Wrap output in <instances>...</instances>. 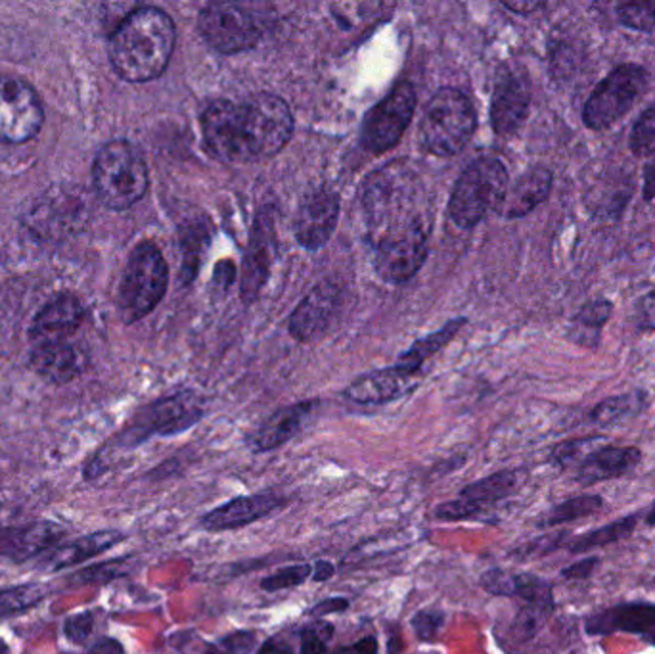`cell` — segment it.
<instances>
[{"instance_id":"d4e9b609","label":"cell","mask_w":655,"mask_h":654,"mask_svg":"<svg viewBox=\"0 0 655 654\" xmlns=\"http://www.w3.org/2000/svg\"><path fill=\"white\" fill-rule=\"evenodd\" d=\"M87 355L73 343H37L32 355V367L50 383L65 384L77 378L87 367Z\"/></svg>"},{"instance_id":"277c9868","label":"cell","mask_w":655,"mask_h":654,"mask_svg":"<svg viewBox=\"0 0 655 654\" xmlns=\"http://www.w3.org/2000/svg\"><path fill=\"white\" fill-rule=\"evenodd\" d=\"M93 183L104 206L123 211L133 208L148 191V166L135 144L118 138L96 154Z\"/></svg>"},{"instance_id":"f35d334b","label":"cell","mask_w":655,"mask_h":654,"mask_svg":"<svg viewBox=\"0 0 655 654\" xmlns=\"http://www.w3.org/2000/svg\"><path fill=\"white\" fill-rule=\"evenodd\" d=\"M634 156H655V105L650 106L646 112L640 113L639 120L632 128L629 141Z\"/></svg>"},{"instance_id":"cb8c5ba5","label":"cell","mask_w":655,"mask_h":654,"mask_svg":"<svg viewBox=\"0 0 655 654\" xmlns=\"http://www.w3.org/2000/svg\"><path fill=\"white\" fill-rule=\"evenodd\" d=\"M83 304L73 294H58L40 307L33 320L32 336L37 343L63 342L81 327Z\"/></svg>"},{"instance_id":"ee69618b","label":"cell","mask_w":655,"mask_h":654,"mask_svg":"<svg viewBox=\"0 0 655 654\" xmlns=\"http://www.w3.org/2000/svg\"><path fill=\"white\" fill-rule=\"evenodd\" d=\"M611 310H614V305L609 304L608 300H602V298L593 300V302L584 304L581 312L577 313L575 325L579 328H593L598 332L608 323Z\"/></svg>"},{"instance_id":"83f0119b","label":"cell","mask_w":655,"mask_h":654,"mask_svg":"<svg viewBox=\"0 0 655 654\" xmlns=\"http://www.w3.org/2000/svg\"><path fill=\"white\" fill-rule=\"evenodd\" d=\"M553 191V173L546 168H533L515 181L506 196L505 214L510 219L525 217L543 204Z\"/></svg>"},{"instance_id":"f907efd6","label":"cell","mask_w":655,"mask_h":654,"mask_svg":"<svg viewBox=\"0 0 655 654\" xmlns=\"http://www.w3.org/2000/svg\"><path fill=\"white\" fill-rule=\"evenodd\" d=\"M349 601L343 597H333L326 598V601H320L318 605L311 608V615L318 616V618H323L326 615H336V613H343V610H348Z\"/></svg>"},{"instance_id":"f5cc1de1","label":"cell","mask_w":655,"mask_h":654,"mask_svg":"<svg viewBox=\"0 0 655 654\" xmlns=\"http://www.w3.org/2000/svg\"><path fill=\"white\" fill-rule=\"evenodd\" d=\"M255 654H295L293 653V646L284 641V639L270 638L259 646V651Z\"/></svg>"},{"instance_id":"db71d44e","label":"cell","mask_w":655,"mask_h":654,"mask_svg":"<svg viewBox=\"0 0 655 654\" xmlns=\"http://www.w3.org/2000/svg\"><path fill=\"white\" fill-rule=\"evenodd\" d=\"M333 574H336V567H333L332 562L320 559L316 560L315 565H313V574H311V578H313V582L323 583L328 582L330 578H333Z\"/></svg>"},{"instance_id":"e575fe53","label":"cell","mask_w":655,"mask_h":654,"mask_svg":"<svg viewBox=\"0 0 655 654\" xmlns=\"http://www.w3.org/2000/svg\"><path fill=\"white\" fill-rule=\"evenodd\" d=\"M571 535H573L571 530H550V532L531 540L530 543L521 545L520 549L515 550V555L521 560L545 559L556 550L566 549Z\"/></svg>"},{"instance_id":"9a60e30c","label":"cell","mask_w":655,"mask_h":654,"mask_svg":"<svg viewBox=\"0 0 655 654\" xmlns=\"http://www.w3.org/2000/svg\"><path fill=\"white\" fill-rule=\"evenodd\" d=\"M531 81L521 65H506L498 72L490 121L498 135H512L530 113Z\"/></svg>"},{"instance_id":"60d3db41","label":"cell","mask_w":655,"mask_h":654,"mask_svg":"<svg viewBox=\"0 0 655 654\" xmlns=\"http://www.w3.org/2000/svg\"><path fill=\"white\" fill-rule=\"evenodd\" d=\"M207 244L206 229L204 225H190L189 229L182 231V250H184V279L194 277L198 269V259Z\"/></svg>"},{"instance_id":"8d00e7d4","label":"cell","mask_w":655,"mask_h":654,"mask_svg":"<svg viewBox=\"0 0 655 654\" xmlns=\"http://www.w3.org/2000/svg\"><path fill=\"white\" fill-rule=\"evenodd\" d=\"M462 323L464 320H452L450 325L439 330L437 335L427 336L426 340H422V342L414 343V348H412L407 355H403V363L407 365H411V367L422 368L424 365V361L435 353L437 350H441L445 343L449 342L452 336L457 335L458 328L462 327Z\"/></svg>"},{"instance_id":"8fae6325","label":"cell","mask_w":655,"mask_h":654,"mask_svg":"<svg viewBox=\"0 0 655 654\" xmlns=\"http://www.w3.org/2000/svg\"><path fill=\"white\" fill-rule=\"evenodd\" d=\"M45 110L25 81L0 75V144H24L39 135Z\"/></svg>"},{"instance_id":"74e56055","label":"cell","mask_w":655,"mask_h":654,"mask_svg":"<svg viewBox=\"0 0 655 654\" xmlns=\"http://www.w3.org/2000/svg\"><path fill=\"white\" fill-rule=\"evenodd\" d=\"M617 20L636 32L655 33V2H627L617 7Z\"/></svg>"},{"instance_id":"7dc6e473","label":"cell","mask_w":655,"mask_h":654,"mask_svg":"<svg viewBox=\"0 0 655 654\" xmlns=\"http://www.w3.org/2000/svg\"><path fill=\"white\" fill-rule=\"evenodd\" d=\"M90 631H93V615L90 613L72 616L65 622V635L75 643H83L90 635Z\"/></svg>"},{"instance_id":"30bf717a","label":"cell","mask_w":655,"mask_h":654,"mask_svg":"<svg viewBox=\"0 0 655 654\" xmlns=\"http://www.w3.org/2000/svg\"><path fill=\"white\" fill-rule=\"evenodd\" d=\"M198 27L204 39L221 55H238L259 43L263 29L252 12L230 4L214 2L199 12Z\"/></svg>"},{"instance_id":"4316f807","label":"cell","mask_w":655,"mask_h":654,"mask_svg":"<svg viewBox=\"0 0 655 654\" xmlns=\"http://www.w3.org/2000/svg\"><path fill=\"white\" fill-rule=\"evenodd\" d=\"M62 537V528L48 522H39L32 526L14 528L9 532H0V557L12 560L32 559L47 549L48 545Z\"/></svg>"},{"instance_id":"d590c367","label":"cell","mask_w":655,"mask_h":654,"mask_svg":"<svg viewBox=\"0 0 655 654\" xmlns=\"http://www.w3.org/2000/svg\"><path fill=\"white\" fill-rule=\"evenodd\" d=\"M47 595L43 585H20L12 590L0 591V618L2 616L17 615L25 608H32Z\"/></svg>"},{"instance_id":"836d02e7","label":"cell","mask_w":655,"mask_h":654,"mask_svg":"<svg viewBox=\"0 0 655 654\" xmlns=\"http://www.w3.org/2000/svg\"><path fill=\"white\" fill-rule=\"evenodd\" d=\"M604 439H606L604 436H584V438L560 441L550 449V463L558 467L560 471H568L571 467L581 463L584 457L596 449V444H601Z\"/></svg>"},{"instance_id":"681fc988","label":"cell","mask_w":655,"mask_h":654,"mask_svg":"<svg viewBox=\"0 0 655 654\" xmlns=\"http://www.w3.org/2000/svg\"><path fill=\"white\" fill-rule=\"evenodd\" d=\"M123 572H125L123 570V562H108V565H102V567L95 568V570H87V572H83L80 576L85 578V582H96V580L106 582V580H111V578H119Z\"/></svg>"},{"instance_id":"4dcf8cb0","label":"cell","mask_w":655,"mask_h":654,"mask_svg":"<svg viewBox=\"0 0 655 654\" xmlns=\"http://www.w3.org/2000/svg\"><path fill=\"white\" fill-rule=\"evenodd\" d=\"M606 501L601 494H577L571 495L563 501L556 502L543 517L537 520L538 530H556L566 526L577 520L589 519L604 511Z\"/></svg>"},{"instance_id":"680465c9","label":"cell","mask_w":655,"mask_h":654,"mask_svg":"<svg viewBox=\"0 0 655 654\" xmlns=\"http://www.w3.org/2000/svg\"><path fill=\"white\" fill-rule=\"evenodd\" d=\"M206 654H222V653H206Z\"/></svg>"},{"instance_id":"e0dca14e","label":"cell","mask_w":655,"mask_h":654,"mask_svg":"<svg viewBox=\"0 0 655 654\" xmlns=\"http://www.w3.org/2000/svg\"><path fill=\"white\" fill-rule=\"evenodd\" d=\"M420 368L399 361L396 367L381 368L356 378L345 390V398L361 405H381L403 398L419 386Z\"/></svg>"},{"instance_id":"6f0895ef","label":"cell","mask_w":655,"mask_h":654,"mask_svg":"<svg viewBox=\"0 0 655 654\" xmlns=\"http://www.w3.org/2000/svg\"><path fill=\"white\" fill-rule=\"evenodd\" d=\"M644 522H646L647 528H655V499L650 505L646 514H644Z\"/></svg>"},{"instance_id":"bcb514c9","label":"cell","mask_w":655,"mask_h":654,"mask_svg":"<svg viewBox=\"0 0 655 654\" xmlns=\"http://www.w3.org/2000/svg\"><path fill=\"white\" fill-rule=\"evenodd\" d=\"M219 645H221L222 654L252 653V649L255 646V633H250V631H238V633H232V635L222 638Z\"/></svg>"},{"instance_id":"c3c4849f","label":"cell","mask_w":655,"mask_h":654,"mask_svg":"<svg viewBox=\"0 0 655 654\" xmlns=\"http://www.w3.org/2000/svg\"><path fill=\"white\" fill-rule=\"evenodd\" d=\"M636 323L644 330H655V290L644 295L636 305Z\"/></svg>"},{"instance_id":"d6986e66","label":"cell","mask_w":655,"mask_h":654,"mask_svg":"<svg viewBox=\"0 0 655 654\" xmlns=\"http://www.w3.org/2000/svg\"><path fill=\"white\" fill-rule=\"evenodd\" d=\"M340 216V198L330 189H318L311 192L307 198L301 202L295 221V237L301 246L308 250L323 247L338 225Z\"/></svg>"},{"instance_id":"9c48e42d","label":"cell","mask_w":655,"mask_h":654,"mask_svg":"<svg viewBox=\"0 0 655 654\" xmlns=\"http://www.w3.org/2000/svg\"><path fill=\"white\" fill-rule=\"evenodd\" d=\"M521 472L513 469L493 472L489 476L475 480L460 489L457 499L437 505L434 519L442 522H462V520H480L497 509L500 502L512 497L520 487Z\"/></svg>"},{"instance_id":"d6a6232c","label":"cell","mask_w":655,"mask_h":654,"mask_svg":"<svg viewBox=\"0 0 655 654\" xmlns=\"http://www.w3.org/2000/svg\"><path fill=\"white\" fill-rule=\"evenodd\" d=\"M556 608L535 607V605H521L518 615L513 616L510 630H508V641L513 646L525 645L537 638L543 631L548 618L554 615Z\"/></svg>"},{"instance_id":"816d5d0a","label":"cell","mask_w":655,"mask_h":654,"mask_svg":"<svg viewBox=\"0 0 655 654\" xmlns=\"http://www.w3.org/2000/svg\"><path fill=\"white\" fill-rule=\"evenodd\" d=\"M378 639L368 635V638L356 641L353 645L336 649L332 654H378Z\"/></svg>"},{"instance_id":"603a6c76","label":"cell","mask_w":655,"mask_h":654,"mask_svg":"<svg viewBox=\"0 0 655 654\" xmlns=\"http://www.w3.org/2000/svg\"><path fill=\"white\" fill-rule=\"evenodd\" d=\"M272 250H275L272 217L269 214H259L250 239V247L244 259V272H242V298L245 304H250L259 295L260 288L265 287V282L269 279Z\"/></svg>"},{"instance_id":"11a10c76","label":"cell","mask_w":655,"mask_h":654,"mask_svg":"<svg viewBox=\"0 0 655 654\" xmlns=\"http://www.w3.org/2000/svg\"><path fill=\"white\" fill-rule=\"evenodd\" d=\"M644 199L646 202L655 199V156L647 161L646 169H644Z\"/></svg>"},{"instance_id":"7a4b0ae2","label":"cell","mask_w":655,"mask_h":654,"mask_svg":"<svg viewBox=\"0 0 655 654\" xmlns=\"http://www.w3.org/2000/svg\"><path fill=\"white\" fill-rule=\"evenodd\" d=\"M174 40L177 29L169 14L156 7H141L111 33V65L119 77L131 83L158 80L173 57Z\"/></svg>"},{"instance_id":"ab89813d","label":"cell","mask_w":655,"mask_h":654,"mask_svg":"<svg viewBox=\"0 0 655 654\" xmlns=\"http://www.w3.org/2000/svg\"><path fill=\"white\" fill-rule=\"evenodd\" d=\"M311 574H313V567H311L308 562H301V565L280 568L275 574L267 576V578L260 580V590L275 593V591L298 588L301 583L307 582Z\"/></svg>"},{"instance_id":"7c38bea8","label":"cell","mask_w":655,"mask_h":654,"mask_svg":"<svg viewBox=\"0 0 655 654\" xmlns=\"http://www.w3.org/2000/svg\"><path fill=\"white\" fill-rule=\"evenodd\" d=\"M416 110V93L411 83H399L372 110L363 125V146L368 153L381 154L393 148L409 128Z\"/></svg>"},{"instance_id":"b9f144b4","label":"cell","mask_w":655,"mask_h":654,"mask_svg":"<svg viewBox=\"0 0 655 654\" xmlns=\"http://www.w3.org/2000/svg\"><path fill=\"white\" fill-rule=\"evenodd\" d=\"M332 623L318 622L311 623L303 628L300 633V653L301 654H328V641L332 639Z\"/></svg>"},{"instance_id":"ba28073f","label":"cell","mask_w":655,"mask_h":654,"mask_svg":"<svg viewBox=\"0 0 655 654\" xmlns=\"http://www.w3.org/2000/svg\"><path fill=\"white\" fill-rule=\"evenodd\" d=\"M647 88V72L639 64H623L594 87L583 110L584 125L604 131L623 118Z\"/></svg>"},{"instance_id":"5b68a950","label":"cell","mask_w":655,"mask_h":654,"mask_svg":"<svg viewBox=\"0 0 655 654\" xmlns=\"http://www.w3.org/2000/svg\"><path fill=\"white\" fill-rule=\"evenodd\" d=\"M508 171L502 161L483 156L472 161L458 177L450 196V219L460 229H472L485 217L505 206Z\"/></svg>"},{"instance_id":"3957f363","label":"cell","mask_w":655,"mask_h":654,"mask_svg":"<svg viewBox=\"0 0 655 654\" xmlns=\"http://www.w3.org/2000/svg\"><path fill=\"white\" fill-rule=\"evenodd\" d=\"M420 189L411 171L386 168L364 186L363 206L374 244L387 237L426 227L429 217L420 208Z\"/></svg>"},{"instance_id":"44dd1931","label":"cell","mask_w":655,"mask_h":654,"mask_svg":"<svg viewBox=\"0 0 655 654\" xmlns=\"http://www.w3.org/2000/svg\"><path fill=\"white\" fill-rule=\"evenodd\" d=\"M642 451L634 446L596 447L577 464L573 480L583 487H591L609 480L623 479L642 463Z\"/></svg>"},{"instance_id":"52a82bcc","label":"cell","mask_w":655,"mask_h":654,"mask_svg":"<svg viewBox=\"0 0 655 654\" xmlns=\"http://www.w3.org/2000/svg\"><path fill=\"white\" fill-rule=\"evenodd\" d=\"M477 116L472 100L458 88H441L422 116V143L435 156H457L474 135Z\"/></svg>"},{"instance_id":"f546056e","label":"cell","mask_w":655,"mask_h":654,"mask_svg":"<svg viewBox=\"0 0 655 654\" xmlns=\"http://www.w3.org/2000/svg\"><path fill=\"white\" fill-rule=\"evenodd\" d=\"M640 512H632L621 519L611 520L604 526L594 528L589 530L584 534H573L569 540L566 549L571 555H584V553H591V550L602 549V547H608L614 543L623 542L627 537H631L634 534V530L639 526Z\"/></svg>"},{"instance_id":"f6af8a7d","label":"cell","mask_w":655,"mask_h":654,"mask_svg":"<svg viewBox=\"0 0 655 654\" xmlns=\"http://www.w3.org/2000/svg\"><path fill=\"white\" fill-rule=\"evenodd\" d=\"M602 559L598 555H591L584 559L571 562L566 568H561L560 576L568 582H581V580H591L594 572L601 568Z\"/></svg>"},{"instance_id":"4fadbf2b","label":"cell","mask_w":655,"mask_h":654,"mask_svg":"<svg viewBox=\"0 0 655 654\" xmlns=\"http://www.w3.org/2000/svg\"><path fill=\"white\" fill-rule=\"evenodd\" d=\"M204 416V408L194 393H179L171 398L159 399L144 409L123 434L125 446H138L150 436H174L189 431L190 426L199 423Z\"/></svg>"},{"instance_id":"6da1fadb","label":"cell","mask_w":655,"mask_h":654,"mask_svg":"<svg viewBox=\"0 0 655 654\" xmlns=\"http://www.w3.org/2000/svg\"><path fill=\"white\" fill-rule=\"evenodd\" d=\"M206 146L229 164H252L277 156L293 135L290 106L277 95L259 93L244 102L214 100L202 113Z\"/></svg>"},{"instance_id":"1f68e13d","label":"cell","mask_w":655,"mask_h":654,"mask_svg":"<svg viewBox=\"0 0 655 654\" xmlns=\"http://www.w3.org/2000/svg\"><path fill=\"white\" fill-rule=\"evenodd\" d=\"M647 408L646 391H631L614 398L604 399L591 411L589 421L598 428H609L627 423L639 416Z\"/></svg>"},{"instance_id":"f1b7e54d","label":"cell","mask_w":655,"mask_h":654,"mask_svg":"<svg viewBox=\"0 0 655 654\" xmlns=\"http://www.w3.org/2000/svg\"><path fill=\"white\" fill-rule=\"evenodd\" d=\"M121 540H123V534H119L116 530H104V532L85 535V537H80V540H75L70 545H65V547L56 549L48 557L45 567L48 570H62V568L73 567V565L83 562V560L98 557L100 553L111 549Z\"/></svg>"},{"instance_id":"7402d4cb","label":"cell","mask_w":655,"mask_h":654,"mask_svg":"<svg viewBox=\"0 0 655 654\" xmlns=\"http://www.w3.org/2000/svg\"><path fill=\"white\" fill-rule=\"evenodd\" d=\"M341 304L340 288L324 280L301 302L290 317V332L295 340L307 342L323 335L332 323L333 315Z\"/></svg>"},{"instance_id":"ac0fdd59","label":"cell","mask_w":655,"mask_h":654,"mask_svg":"<svg viewBox=\"0 0 655 654\" xmlns=\"http://www.w3.org/2000/svg\"><path fill=\"white\" fill-rule=\"evenodd\" d=\"M284 507V497L272 492L265 494L242 495L222 502L214 511L206 512L199 519V526L207 532H230L250 526L257 520L269 517L270 512Z\"/></svg>"},{"instance_id":"9f6ffc18","label":"cell","mask_w":655,"mask_h":654,"mask_svg":"<svg viewBox=\"0 0 655 654\" xmlns=\"http://www.w3.org/2000/svg\"><path fill=\"white\" fill-rule=\"evenodd\" d=\"M502 4L518 14H531L535 10L545 9V2H502Z\"/></svg>"},{"instance_id":"484cf974","label":"cell","mask_w":655,"mask_h":654,"mask_svg":"<svg viewBox=\"0 0 655 654\" xmlns=\"http://www.w3.org/2000/svg\"><path fill=\"white\" fill-rule=\"evenodd\" d=\"M311 411H313L311 401L278 409L275 415L269 416L265 423L260 424L259 431L255 432L250 439L253 451L265 453V451H272L277 447L284 446L286 441H290L301 431V426Z\"/></svg>"},{"instance_id":"5bb4252c","label":"cell","mask_w":655,"mask_h":654,"mask_svg":"<svg viewBox=\"0 0 655 654\" xmlns=\"http://www.w3.org/2000/svg\"><path fill=\"white\" fill-rule=\"evenodd\" d=\"M583 628L591 638H609L616 633L636 635L655 646V603L623 601L611 607L594 610L583 618Z\"/></svg>"},{"instance_id":"2e32d148","label":"cell","mask_w":655,"mask_h":654,"mask_svg":"<svg viewBox=\"0 0 655 654\" xmlns=\"http://www.w3.org/2000/svg\"><path fill=\"white\" fill-rule=\"evenodd\" d=\"M427 234L429 229L420 227L376 242V271L379 277L391 284L411 280L426 259Z\"/></svg>"},{"instance_id":"8992f818","label":"cell","mask_w":655,"mask_h":654,"mask_svg":"<svg viewBox=\"0 0 655 654\" xmlns=\"http://www.w3.org/2000/svg\"><path fill=\"white\" fill-rule=\"evenodd\" d=\"M167 282L169 269L161 250L150 240L141 242L131 252L119 284L118 305L123 320L131 325L154 312L166 295Z\"/></svg>"},{"instance_id":"ffe728a7","label":"cell","mask_w":655,"mask_h":654,"mask_svg":"<svg viewBox=\"0 0 655 654\" xmlns=\"http://www.w3.org/2000/svg\"><path fill=\"white\" fill-rule=\"evenodd\" d=\"M480 583L483 590L497 597L518 598L521 605L556 608L553 583L531 572L490 568L482 576Z\"/></svg>"},{"instance_id":"7bdbcfd3","label":"cell","mask_w":655,"mask_h":654,"mask_svg":"<svg viewBox=\"0 0 655 654\" xmlns=\"http://www.w3.org/2000/svg\"><path fill=\"white\" fill-rule=\"evenodd\" d=\"M411 626L420 641H432L445 626V613L439 608H424L412 616Z\"/></svg>"}]
</instances>
